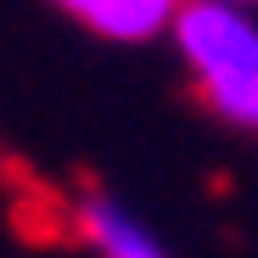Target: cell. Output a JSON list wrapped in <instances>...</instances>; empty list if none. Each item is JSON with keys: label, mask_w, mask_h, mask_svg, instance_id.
I'll use <instances>...</instances> for the list:
<instances>
[{"label": "cell", "mask_w": 258, "mask_h": 258, "mask_svg": "<svg viewBox=\"0 0 258 258\" xmlns=\"http://www.w3.org/2000/svg\"><path fill=\"white\" fill-rule=\"evenodd\" d=\"M208 112L225 118L230 129H247V135H258V73L252 79H230V84H213V90H202Z\"/></svg>", "instance_id": "obj_4"}, {"label": "cell", "mask_w": 258, "mask_h": 258, "mask_svg": "<svg viewBox=\"0 0 258 258\" xmlns=\"http://www.w3.org/2000/svg\"><path fill=\"white\" fill-rule=\"evenodd\" d=\"M225 6H258V0H225Z\"/></svg>", "instance_id": "obj_6"}, {"label": "cell", "mask_w": 258, "mask_h": 258, "mask_svg": "<svg viewBox=\"0 0 258 258\" xmlns=\"http://www.w3.org/2000/svg\"><path fill=\"white\" fill-rule=\"evenodd\" d=\"M79 236L90 241L96 258H168L157 230L141 219V213H129L118 197H107V191L79 202Z\"/></svg>", "instance_id": "obj_2"}, {"label": "cell", "mask_w": 258, "mask_h": 258, "mask_svg": "<svg viewBox=\"0 0 258 258\" xmlns=\"http://www.w3.org/2000/svg\"><path fill=\"white\" fill-rule=\"evenodd\" d=\"M185 6L191 0H107L90 28L101 39H118V45H146V39L174 34V23H180Z\"/></svg>", "instance_id": "obj_3"}, {"label": "cell", "mask_w": 258, "mask_h": 258, "mask_svg": "<svg viewBox=\"0 0 258 258\" xmlns=\"http://www.w3.org/2000/svg\"><path fill=\"white\" fill-rule=\"evenodd\" d=\"M174 51L191 68L197 90L258 73V6H225V0H191L174 23Z\"/></svg>", "instance_id": "obj_1"}, {"label": "cell", "mask_w": 258, "mask_h": 258, "mask_svg": "<svg viewBox=\"0 0 258 258\" xmlns=\"http://www.w3.org/2000/svg\"><path fill=\"white\" fill-rule=\"evenodd\" d=\"M51 6H56V12H68V17H79L84 28H90V23L101 17V6H107V0H51Z\"/></svg>", "instance_id": "obj_5"}]
</instances>
